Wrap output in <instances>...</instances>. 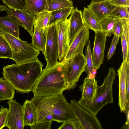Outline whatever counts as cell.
<instances>
[{
    "label": "cell",
    "instance_id": "6da1fadb",
    "mask_svg": "<svg viewBox=\"0 0 129 129\" xmlns=\"http://www.w3.org/2000/svg\"><path fill=\"white\" fill-rule=\"evenodd\" d=\"M30 101L37 110L36 123L52 121L62 123L77 119L62 93L50 96H34Z\"/></svg>",
    "mask_w": 129,
    "mask_h": 129
},
{
    "label": "cell",
    "instance_id": "7a4b0ae2",
    "mask_svg": "<svg viewBox=\"0 0 129 129\" xmlns=\"http://www.w3.org/2000/svg\"><path fill=\"white\" fill-rule=\"evenodd\" d=\"M43 65L38 58L24 63H14L3 68V78L9 82L16 92L28 93L40 76Z\"/></svg>",
    "mask_w": 129,
    "mask_h": 129
},
{
    "label": "cell",
    "instance_id": "3957f363",
    "mask_svg": "<svg viewBox=\"0 0 129 129\" xmlns=\"http://www.w3.org/2000/svg\"><path fill=\"white\" fill-rule=\"evenodd\" d=\"M63 61L54 66L42 70V73L31 90L34 96H46L57 95L69 86L63 68Z\"/></svg>",
    "mask_w": 129,
    "mask_h": 129
},
{
    "label": "cell",
    "instance_id": "277c9868",
    "mask_svg": "<svg viewBox=\"0 0 129 129\" xmlns=\"http://www.w3.org/2000/svg\"><path fill=\"white\" fill-rule=\"evenodd\" d=\"M116 75L113 68L109 69L108 74L105 78L102 85H98L95 98L91 102H85L80 100L78 101L80 105L91 114L96 115L104 106L113 102V86Z\"/></svg>",
    "mask_w": 129,
    "mask_h": 129
},
{
    "label": "cell",
    "instance_id": "5b68a950",
    "mask_svg": "<svg viewBox=\"0 0 129 129\" xmlns=\"http://www.w3.org/2000/svg\"><path fill=\"white\" fill-rule=\"evenodd\" d=\"M0 34L9 44L12 51L11 59L16 63H24L35 59L40 53V50L27 42L23 41L11 34L0 26Z\"/></svg>",
    "mask_w": 129,
    "mask_h": 129
},
{
    "label": "cell",
    "instance_id": "8992f818",
    "mask_svg": "<svg viewBox=\"0 0 129 129\" xmlns=\"http://www.w3.org/2000/svg\"><path fill=\"white\" fill-rule=\"evenodd\" d=\"M86 60L83 53H79L66 60L63 61V68L68 90L73 89L77 86L82 74L86 71Z\"/></svg>",
    "mask_w": 129,
    "mask_h": 129
},
{
    "label": "cell",
    "instance_id": "52a82bcc",
    "mask_svg": "<svg viewBox=\"0 0 129 129\" xmlns=\"http://www.w3.org/2000/svg\"><path fill=\"white\" fill-rule=\"evenodd\" d=\"M45 38V49L43 53L46 61L47 69L56 64L58 62V45L56 24L48 26L44 34Z\"/></svg>",
    "mask_w": 129,
    "mask_h": 129
},
{
    "label": "cell",
    "instance_id": "ba28073f",
    "mask_svg": "<svg viewBox=\"0 0 129 129\" xmlns=\"http://www.w3.org/2000/svg\"><path fill=\"white\" fill-rule=\"evenodd\" d=\"M69 105L79 121L82 129H102L101 124L96 116L81 107L78 101H71Z\"/></svg>",
    "mask_w": 129,
    "mask_h": 129
},
{
    "label": "cell",
    "instance_id": "9c48e42d",
    "mask_svg": "<svg viewBox=\"0 0 129 129\" xmlns=\"http://www.w3.org/2000/svg\"><path fill=\"white\" fill-rule=\"evenodd\" d=\"M119 79L118 105L121 112L125 113L128 103L127 98L126 80L129 75V61H123L117 71Z\"/></svg>",
    "mask_w": 129,
    "mask_h": 129
},
{
    "label": "cell",
    "instance_id": "30bf717a",
    "mask_svg": "<svg viewBox=\"0 0 129 129\" xmlns=\"http://www.w3.org/2000/svg\"><path fill=\"white\" fill-rule=\"evenodd\" d=\"M56 25L58 45V58L59 62H60L64 60L69 48V18L58 22Z\"/></svg>",
    "mask_w": 129,
    "mask_h": 129
},
{
    "label": "cell",
    "instance_id": "8fae6325",
    "mask_svg": "<svg viewBox=\"0 0 129 129\" xmlns=\"http://www.w3.org/2000/svg\"><path fill=\"white\" fill-rule=\"evenodd\" d=\"M9 108L6 126L10 129H23L24 127L22 106L13 99L7 102Z\"/></svg>",
    "mask_w": 129,
    "mask_h": 129
},
{
    "label": "cell",
    "instance_id": "7c38bea8",
    "mask_svg": "<svg viewBox=\"0 0 129 129\" xmlns=\"http://www.w3.org/2000/svg\"><path fill=\"white\" fill-rule=\"evenodd\" d=\"M89 29L85 25L76 35L70 46L64 60H67L79 53H83L84 46L89 40Z\"/></svg>",
    "mask_w": 129,
    "mask_h": 129
},
{
    "label": "cell",
    "instance_id": "4fadbf2b",
    "mask_svg": "<svg viewBox=\"0 0 129 129\" xmlns=\"http://www.w3.org/2000/svg\"><path fill=\"white\" fill-rule=\"evenodd\" d=\"M107 36L102 31L95 33L92 57L94 68L98 69L103 63Z\"/></svg>",
    "mask_w": 129,
    "mask_h": 129
},
{
    "label": "cell",
    "instance_id": "5bb4252c",
    "mask_svg": "<svg viewBox=\"0 0 129 129\" xmlns=\"http://www.w3.org/2000/svg\"><path fill=\"white\" fill-rule=\"evenodd\" d=\"M6 11L7 15L19 20L23 25L24 29L32 36L35 15L28 13L25 9L20 10L8 8Z\"/></svg>",
    "mask_w": 129,
    "mask_h": 129
},
{
    "label": "cell",
    "instance_id": "9a60e30c",
    "mask_svg": "<svg viewBox=\"0 0 129 129\" xmlns=\"http://www.w3.org/2000/svg\"><path fill=\"white\" fill-rule=\"evenodd\" d=\"M116 7L106 1L99 2H91L87 5V8L99 22L101 20L109 16Z\"/></svg>",
    "mask_w": 129,
    "mask_h": 129
},
{
    "label": "cell",
    "instance_id": "2e32d148",
    "mask_svg": "<svg viewBox=\"0 0 129 129\" xmlns=\"http://www.w3.org/2000/svg\"><path fill=\"white\" fill-rule=\"evenodd\" d=\"M82 14V11L78 10L76 8L74 9L70 14L69 31V46L76 35L85 25L83 19Z\"/></svg>",
    "mask_w": 129,
    "mask_h": 129
},
{
    "label": "cell",
    "instance_id": "e0dca14e",
    "mask_svg": "<svg viewBox=\"0 0 129 129\" xmlns=\"http://www.w3.org/2000/svg\"><path fill=\"white\" fill-rule=\"evenodd\" d=\"M97 86V81L95 78H85L83 84L79 86L80 91L82 92L80 100L85 102H92L95 98Z\"/></svg>",
    "mask_w": 129,
    "mask_h": 129
},
{
    "label": "cell",
    "instance_id": "ac0fdd59",
    "mask_svg": "<svg viewBox=\"0 0 129 129\" xmlns=\"http://www.w3.org/2000/svg\"><path fill=\"white\" fill-rule=\"evenodd\" d=\"M22 107L24 126H29L30 127L36 123L37 121V113L33 103L30 100H26Z\"/></svg>",
    "mask_w": 129,
    "mask_h": 129
},
{
    "label": "cell",
    "instance_id": "d6986e66",
    "mask_svg": "<svg viewBox=\"0 0 129 129\" xmlns=\"http://www.w3.org/2000/svg\"><path fill=\"white\" fill-rule=\"evenodd\" d=\"M0 26L9 33L18 38H20L19 26L24 28L23 25L19 20L7 15L5 17H0Z\"/></svg>",
    "mask_w": 129,
    "mask_h": 129
},
{
    "label": "cell",
    "instance_id": "ffe728a7",
    "mask_svg": "<svg viewBox=\"0 0 129 129\" xmlns=\"http://www.w3.org/2000/svg\"><path fill=\"white\" fill-rule=\"evenodd\" d=\"M34 31L32 37L31 45L36 49L42 51H44L46 39L44 34L45 30L40 28L35 23H34Z\"/></svg>",
    "mask_w": 129,
    "mask_h": 129
},
{
    "label": "cell",
    "instance_id": "44dd1931",
    "mask_svg": "<svg viewBox=\"0 0 129 129\" xmlns=\"http://www.w3.org/2000/svg\"><path fill=\"white\" fill-rule=\"evenodd\" d=\"M74 9V7L72 6L51 12L48 26L56 25L58 22L67 19Z\"/></svg>",
    "mask_w": 129,
    "mask_h": 129
},
{
    "label": "cell",
    "instance_id": "7402d4cb",
    "mask_svg": "<svg viewBox=\"0 0 129 129\" xmlns=\"http://www.w3.org/2000/svg\"><path fill=\"white\" fill-rule=\"evenodd\" d=\"M83 19L88 28L96 33L102 31L101 25L93 14L87 8H84L82 14Z\"/></svg>",
    "mask_w": 129,
    "mask_h": 129
},
{
    "label": "cell",
    "instance_id": "603a6c76",
    "mask_svg": "<svg viewBox=\"0 0 129 129\" xmlns=\"http://www.w3.org/2000/svg\"><path fill=\"white\" fill-rule=\"evenodd\" d=\"M26 2L25 10L34 15L44 12L46 6V0H26Z\"/></svg>",
    "mask_w": 129,
    "mask_h": 129
},
{
    "label": "cell",
    "instance_id": "cb8c5ba5",
    "mask_svg": "<svg viewBox=\"0 0 129 129\" xmlns=\"http://www.w3.org/2000/svg\"><path fill=\"white\" fill-rule=\"evenodd\" d=\"M15 90L9 82L3 78H0V99L2 101L13 99Z\"/></svg>",
    "mask_w": 129,
    "mask_h": 129
},
{
    "label": "cell",
    "instance_id": "d4e9b609",
    "mask_svg": "<svg viewBox=\"0 0 129 129\" xmlns=\"http://www.w3.org/2000/svg\"><path fill=\"white\" fill-rule=\"evenodd\" d=\"M44 12H51L62 8L72 6L73 2L69 0H46Z\"/></svg>",
    "mask_w": 129,
    "mask_h": 129
},
{
    "label": "cell",
    "instance_id": "484cf974",
    "mask_svg": "<svg viewBox=\"0 0 129 129\" xmlns=\"http://www.w3.org/2000/svg\"><path fill=\"white\" fill-rule=\"evenodd\" d=\"M118 19L109 16L101 20L99 22L102 29V31L107 36L110 37L113 34L114 25Z\"/></svg>",
    "mask_w": 129,
    "mask_h": 129
},
{
    "label": "cell",
    "instance_id": "4316f807",
    "mask_svg": "<svg viewBox=\"0 0 129 129\" xmlns=\"http://www.w3.org/2000/svg\"><path fill=\"white\" fill-rule=\"evenodd\" d=\"M85 57L86 60V71L87 77L89 79L95 78V76L92 73L93 67L92 57L90 42L89 40L87 42Z\"/></svg>",
    "mask_w": 129,
    "mask_h": 129
},
{
    "label": "cell",
    "instance_id": "83f0119b",
    "mask_svg": "<svg viewBox=\"0 0 129 129\" xmlns=\"http://www.w3.org/2000/svg\"><path fill=\"white\" fill-rule=\"evenodd\" d=\"M51 12H44L35 15L34 23L45 30L48 26Z\"/></svg>",
    "mask_w": 129,
    "mask_h": 129
},
{
    "label": "cell",
    "instance_id": "f1b7e54d",
    "mask_svg": "<svg viewBox=\"0 0 129 129\" xmlns=\"http://www.w3.org/2000/svg\"><path fill=\"white\" fill-rule=\"evenodd\" d=\"M12 57V52L9 44L0 34V58L11 59Z\"/></svg>",
    "mask_w": 129,
    "mask_h": 129
},
{
    "label": "cell",
    "instance_id": "f546056e",
    "mask_svg": "<svg viewBox=\"0 0 129 129\" xmlns=\"http://www.w3.org/2000/svg\"><path fill=\"white\" fill-rule=\"evenodd\" d=\"M129 7H117L109 14V16L117 19L129 20Z\"/></svg>",
    "mask_w": 129,
    "mask_h": 129
},
{
    "label": "cell",
    "instance_id": "4dcf8cb0",
    "mask_svg": "<svg viewBox=\"0 0 129 129\" xmlns=\"http://www.w3.org/2000/svg\"><path fill=\"white\" fill-rule=\"evenodd\" d=\"M2 1L9 8L23 10L25 9L26 5V0H2Z\"/></svg>",
    "mask_w": 129,
    "mask_h": 129
},
{
    "label": "cell",
    "instance_id": "1f68e13d",
    "mask_svg": "<svg viewBox=\"0 0 129 129\" xmlns=\"http://www.w3.org/2000/svg\"><path fill=\"white\" fill-rule=\"evenodd\" d=\"M58 129H82V128L79 121L76 119L64 122Z\"/></svg>",
    "mask_w": 129,
    "mask_h": 129
},
{
    "label": "cell",
    "instance_id": "d6a6232c",
    "mask_svg": "<svg viewBox=\"0 0 129 129\" xmlns=\"http://www.w3.org/2000/svg\"><path fill=\"white\" fill-rule=\"evenodd\" d=\"M114 35L110 48L106 56L108 60H110L111 58L114 53L116 45L119 41L120 37L115 34H114Z\"/></svg>",
    "mask_w": 129,
    "mask_h": 129
},
{
    "label": "cell",
    "instance_id": "836d02e7",
    "mask_svg": "<svg viewBox=\"0 0 129 129\" xmlns=\"http://www.w3.org/2000/svg\"><path fill=\"white\" fill-rule=\"evenodd\" d=\"M9 109L1 106L0 109V129L5 127Z\"/></svg>",
    "mask_w": 129,
    "mask_h": 129
},
{
    "label": "cell",
    "instance_id": "e575fe53",
    "mask_svg": "<svg viewBox=\"0 0 129 129\" xmlns=\"http://www.w3.org/2000/svg\"><path fill=\"white\" fill-rule=\"evenodd\" d=\"M123 32L122 21L121 19H118L115 23L113 28L114 34L121 37Z\"/></svg>",
    "mask_w": 129,
    "mask_h": 129
},
{
    "label": "cell",
    "instance_id": "d590c367",
    "mask_svg": "<svg viewBox=\"0 0 129 129\" xmlns=\"http://www.w3.org/2000/svg\"><path fill=\"white\" fill-rule=\"evenodd\" d=\"M52 121L36 123L30 127L31 129H50L52 125Z\"/></svg>",
    "mask_w": 129,
    "mask_h": 129
},
{
    "label": "cell",
    "instance_id": "8d00e7d4",
    "mask_svg": "<svg viewBox=\"0 0 129 129\" xmlns=\"http://www.w3.org/2000/svg\"><path fill=\"white\" fill-rule=\"evenodd\" d=\"M108 1L116 7H129V0H109Z\"/></svg>",
    "mask_w": 129,
    "mask_h": 129
},
{
    "label": "cell",
    "instance_id": "74e56055",
    "mask_svg": "<svg viewBox=\"0 0 129 129\" xmlns=\"http://www.w3.org/2000/svg\"><path fill=\"white\" fill-rule=\"evenodd\" d=\"M129 103H128L127 107L125 113L126 114V121L124 125L121 128V129H129Z\"/></svg>",
    "mask_w": 129,
    "mask_h": 129
},
{
    "label": "cell",
    "instance_id": "f35d334b",
    "mask_svg": "<svg viewBox=\"0 0 129 129\" xmlns=\"http://www.w3.org/2000/svg\"><path fill=\"white\" fill-rule=\"evenodd\" d=\"M8 9V7L6 5L4 4L0 5V12L3 11H6Z\"/></svg>",
    "mask_w": 129,
    "mask_h": 129
},
{
    "label": "cell",
    "instance_id": "ab89813d",
    "mask_svg": "<svg viewBox=\"0 0 129 129\" xmlns=\"http://www.w3.org/2000/svg\"><path fill=\"white\" fill-rule=\"evenodd\" d=\"M97 69H96L93 68L92 70V73L95 76L97 73Z\"/></svg>",
    "mask_w": 129,
    "mask_h": 129
},
{
    "label": "cell",
    "instance_id": "60d3db41",
    "mask_svg": "<svg viewBox=\"0 0 129 129\" xmlns=\"http://www.w3.org/2000/svg\"><path fill=\"white\" fill-rule=\"evenodd\" d=\"M106 0H91V2H99L106 1Z\"/></svg>",
    "mask_w": 129,
    "mask_h": 129
},
{
    "label": "cell",
    "instance_id": "b9f144b4",
    "mask_svg": "<svg viewBox=\"0 0 129 129\" xmlns=\"http://www.w3.org/2000/svg\"><path fill=\"white\" fill-rule=\"evenodd\" d=\"M1 101H2V100L0 99V103L1 102Z\"/></svg>",
    "mask_w": 129,
    "mask_h": 129
},
{
    "label": "cell",
    "instance_id": "7bdbcfd3",
    "mask_svg": "<svg viewBox=\"0 0 129 129\" xmlns=\"http://www.w3.org/2000/svg\"><path fill=\"white\" fill-rule=\"evenodd\" d=\"M109 0H106V1H108Z\"/></svg>",
    "mask_w": 129,
    "mask_h": 129
}]
</instances>
